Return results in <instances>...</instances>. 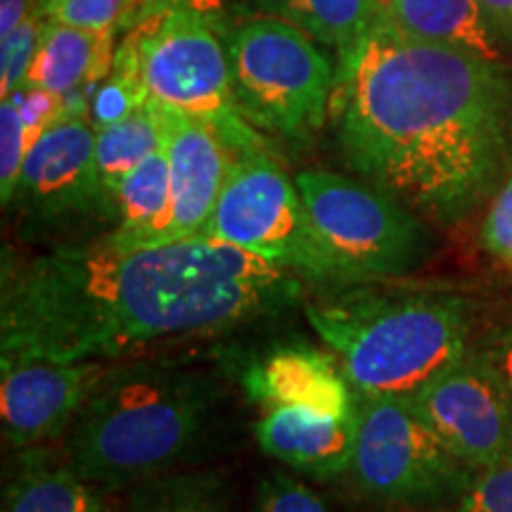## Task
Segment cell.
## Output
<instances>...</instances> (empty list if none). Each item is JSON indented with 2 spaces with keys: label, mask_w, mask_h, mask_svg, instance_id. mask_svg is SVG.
<instances>
[{
  "label": "cell",
  "mask_w": 512,
  "mask_h": 512,
  "mask_svg": "<svg viewBox=\"0 0 512 512\" xmlns=\"http://www.w3.org/2000/svg\"><path fill=\"white\" fill-rule=\"evenodd\" d=\"M10 207L24 238L50 247L86 242L95 223H117L100 183L91 121L62 119L31 145Z\"/></svg>",
  "instance_id": "cell-10"
},
{
  "label": "cell",
  "mask_w": 512,
  "mask_h": 512,
  "mask_svg": "<svg viewBox=\"0 0 512 512\" xmlns=\"http://www.w3.org/2000/svg\"><path fill=\"white\" fill-rule=\"evenodd\" d=\"M10 98L17 102L19 112H22L24 128H27L29 150L48 128H53L64 119V95L46 91V88L29 86L27 83V86H22L19 91L12 93Z\"/></svg>",
  "instance_id": "cell-29"
},
{
  "label": "cell",
  "mask_w": 512,
  "mask_h": 512,
  "mask_svg": "<svg viewBox=\"0 0 512 512\" xmlns=\"http://www.w3.org/2000/svg\"><path fill=\"white\" fill-rule=\"evenodd\" d=\"M152 105L162 131V147L169 157L171 209L147 245H164L202 235L235 157L207 121L157 102Z\"/></svg>",
  "instance_id": "cell-13"
},
{
  "label": "cell",
  "mask_w": 512,
  "mask_h": 512,
  "mask_svg": "<svg viewBox=\"0 0 512 512\" xmlns=\"http://www.w3.org/2000/svg\"><path fill=\"white\" fill-rule=\"evenodd\" d=\"M46 24L48 19L36 8L29 12L17 29L3 36V46H0V93H3V98H10L27 83Z\"/></svg>",
  "instance_id": "cell-23"
},
{
  "label": "cell",
  "mask_w": 512,
  "mask_h": 512,
  "mask_svg": "<svg viewBox=\"0 0 512 512\" xmlns=\"http://www.w3.org/2000/svg\"><path fill=\"white\" fill-rule=\"evenodd\" d=\"M482 245L491 256L512 268V174L489 204L482 223Z\"/></svg>",
  "instance_id": "cell-30"
},
{
  "label": "cell",
  "mask_w": 512,
  "mask_h": 512,
  "mask_svg": "<svg viewBox=\"0 0 512 512\" xmlns=\"http://www.w3.org/2000/svg\"><path fill=\"white\" fill-rule=\"evenodd\" d=\"M306 318L366 396L406 399L470 351L472 304L456 292L356 283L306 306Z\"/></svg>",
  "instance_id": "cell-4"
},
{
  "label": "cell",
  "mask_w": 512,
  "mask_h": 512,
  "mask_svg": "<svg viewBox=\"0 0 512 512\" xmlns=\"http://www.w3.org/2000/svg\"><path fill=\"white\" fill-rule=\"evenodd\" d=\"M309 285L209 235L48 247L3 266L0 361H112L166 339L219 335L297 309Z\"/></svg>",
  "instance_id": "cell-1"
},
{
  "label": "cell",
  "mask_w": 512,
  "mask_h": 512,
  "mask_svg": "<svg viewBox=\"0 0 512 512\" xmlns=\"http://www.w3.org/2000/svg\"><path fill=\"white\" fill-rule=\"evenodd\" d=\"M114 204L117 223L105 238L119 247H145L171 209V174L164 147L152 152L124 178Z\"/></svg>",
  "instance_id": "cell-19"
},
{
  "label": "cell",
  "mask_w": 512,
  "mask_h": 512,
  "mask_svg": "<svg viewBox=\"0 0 512 512\" xmlns=\"http://www.w3.org/2000/svg\"><path fill=\"white\" fill-rule=\"evenodd\" d=\"M114 34L117 29H76L48 19L27 83L67 95L86 83L105 79L112 74L114 57H117Z\"/></svg>",
  "instance_id": "cell-18"
},
{
  "label": "cell",
  "mask_w": 512,
  "mask_h": 512,
  "mask_svg": "<svg viewBox=\"0 0 512 512\" xmlns=\"http://www.w3.org/2000/svg\"><path fill=\"white\" fill-rule=\"evenodd\" d=\"M242 392L254 406L302 408L323 415H349L358 392L332 351L309 344H290L266 351L242 370Z\"/></svg>",
  "instance_id": "cell-14"
},
{
  "label": "cell",
  "mask_w": 512,
  "mask_h": 512,
  "mask_svg": "<svg viewBox=\"0 0 512 512\" xmlns=\"http://www.w3.org/2000/svg\"><path fill=\"white\" fill-rule=\"evenodd\" d=\"M107 512H124V510H117V508H110Z\"/></svg>",
  "instance_id": "cell-35"
},
{
  "label": "cell",
  "mask_w": 512,
  "mask_h": 512,
  "mask_svg": "<svg viewBox=\"0 0 512 512\" xmlns=\"http://www.w3.org/2000/svg\"><path fill=\"white\" fill-rule=\"evenodd\" d=\"M114 64L136 74L152 102L207 121L235 159L266 152L238 110L228 48L211 19L183 10L152 12L128 27Z\"/></svg>",
  "instance_id": "cell-5"
},
{
  "label": "cell",
  "mask_w": 512,
  "mask_h": 512,
  "mask_svg": "<svg viewBox=\"0 0 512 512\" xmlns=\"http://www.w3.org/2000/svg\"><path fill=\"white\" fill-rule=\"evenodd\" d=\"M477 472L406 399L358 394V432L347 475L366 501L434 512L456 501Z\"/></svg>",
  "instance_id": "cell-7"
},
{
  "label": "cell",
  "mask_w": 512,
  "mask_h": 512,
  "mask_svg": "<svg viewBox=\"0 0 512 512\" xmlns=\"http://www.w3.org/2000/svg\"><path fill=\"white\" fill-rule=\"evenodd\" d=\"M223 399L219 375L183 361L110 366L64 444L107 494L176 472L207 437Z\"/></svg>",
  "instance_id": "cell-3"
},
{
  "label": "cell",
  "mask_w": 512,
  "mask_h": 512,
  "mask_svg": "<svg viewBox=\"0 0 512 512\" xmlns=\"http://www.w3.org/2000/svg\"><path fill=\"white\" fill-rule=\"evenodd\" d=\"M252 512H335L302 479L287 472H271L256 486Z\"/></svg>",
  "instance_id": "cell-26"
},
{
  "label": "cell",
  "mask_w": 512,
  "mask_h": 512,
  "mask_svg": "<svg viewBox=\"0 0 512 512\" xmlns=\"http://www.w3.org/2000/svg\"><path fill=\"white\" fill-rule=\"evenodd\" d=\"M27 155L29 140L22 112L15 100L3 98V105H0V200L5 209L15 200Z\"/></svg>",
  "instance_id": "cell-24"
},
{
  "label": "cell",
  "mask_w": 512,
  "mask_h": 512,
  "mask_svg": "<svg viewBox=\"0 0 512 512\" xmlns=\"http://www.w3.org/2000/svg\"><path fill=\"white\" fill-rule=\"evenodd\" d=\"M233 93L249 124L285 138L325 124L337 72L306 36L283 19H252L226 38Z\"/></svg>",
  "instance_id": "cell-8"
},
{
  "label": "cell",
  "mask_w": 512,
  "mask_h": 512,
  "mask_svg": "<svg viewBox=\"0 0 512 512\" xmlns=\"http://www.w3.org/2000/svg\"><path fill=\"white\" fill-rule=\"evenodd\" d=\"M475 351L496 370L512 396V323L491 332Z\"/></svg>",
  "instance_id": "cell-32"
},
{
  "label": "cell",
  "mask_w": 512,
  "mask_h": 512,
  "mask_svg": "<svg viewBox=\"0 0 512 512\" xmlns=\"http://www.w3.org/2000/svg\"><path fill=\"white\" fill-rule=\"evenodd\" d=\"M358 432V406L349 415H323L302 408H271L254 425L266 456L313 479L349 472Z\"/></svg>",
  "instance_id": "cell-15"
},
{
  "label": "cell",
  "mask_w": 512,
  "mask_h": 512,
  "mask_svg": "<svg viewBox=\"0 0 512 512\" xmlns=\"http://www.w3.org/2000/svg\"><path fill=\"white\" fill-rule=\"evenodd\" d=\"M124 512H230L219 472H169L126 491Z\"/></svg>",
  "instance_id": "cell-22"
},
{
  "label": "cell",
  "mask_w": 512,
  "mask_h": 512,
  "mask_svg": "<svg viewBox=\"0 0 512 512\" xmlns=\"http://www.w3.org/2000/svg\"><path fill=\"white\" fill-rule=\"evenodd\" d=\"M275 19L294 24L347 60L377 17L375 0H254Z\"/></svg>",
  "instance_id": "cell-20"
},
{
  "label": "cell",
  "mask_w": 512,
  "mask_h": 512,
  "mask_svg": "<svg viewBox=\"0 0 512 512\" xmlns=\"http://www.w3.org/2000/svg\"><path fill=\"white\" fill-rule=\"evenodd\" d=\"M496 34L512 38V0H479Z\"/></svg>",
  "instance_id": "cell-33"
},
{
  "label": "cell",
  "mask_w": 512,
  "mask_h": 512,
  "mask_svg": "<svg viewBox=\"0 0 512 512\" xmlns=\"http://www.w3.org/2000/svg\"><path fill=\"white\" fill-rule=\"evenodd\" d=\"M223 8H226V0H128L126 15L121 19V27H131L138 19L162 10H183L216 22V19L221 17Z\"/></svg>",
  "instance_id": "cell-31"
},
{
  "label": "cell",
  "mask_w": 512,
  "mask_h": 512,
  "mask_svg": "<svg viewBox=\"0 0 512 512\" xmlns=\"http://www.w3.org/2000/svg\"><path fill=\"white\" fill-rule=\"evenodd\" d=\"M29 0H0V36L10 34L27 19Z\"/></svg>",
  "instance_id": "cell-34"
},
{
  "label": "cell",
  "mask_w": 512,
  "mask_h": 512,
  "mask_svg": "<svg viewBox=\"0 0 512 512\" xmlns=\"http://www.w3.org/2000/svg\"><path fill=\"white\" fill-rule=\"evenodd\" d=\"M377 17L403 38L501 60L498 34L479 0H375Z\"/></svg>",
  "instance_id": "cell-17"
},
{
  "label": "cell",
  "mask_w": 512,
  "mask_h": 512,
  "mask_svg": "<svg viewBox=\"0 0 512 512\" xmlns=\"http://www.w3.org/2000/svg\"><path fill=\"white\" fill-rule=\"evenodd\" d=\"M0 418L3 439L19 448L53 444L72 430L81 408L91 399L107 361H0Z\"/></svg>",
  "instance_id": "cell-12"
},
{
  "label": "cell",
  "mask_w": 512,
  "mask_h": 512,
  "mask_svg": "<svg viewBox=\"0 0 512 512\" xmlns=\"http://www.w3.org/2000/svg\"><path fill=\"white\" fill-rule=\"evenodd\" d=\"M147 100L150 98H147L138 76L128 72L126 67L114 64L112 74L107 76V81L102 83V88L93 98L91 124L95 126V131L110 126L114 121L128 117L133 110H138V107L145 105Z\"/></svg>",
  "instance_id": "cell-28"
},
{
  "label": "cell",
  "mask_w": 512,
  "mask_h": 512,
  "mask_svg": "<svg viewBox=\"0 0 512 512\" xmlns=\"http://www.w3.org/2000/svg\"><path fill=\"white\" fill-rule=\"evenodd\" d=\"M159 147H162V131H159L155 105L150 100L128 117L95 131V162H98L102 188L112 204L124 178Z\"/></svg>",
  "instance_id": "cell-21"
},
{
  "label": "cell",
  "mask_w": 512,
  "mask_h": 512,
  "mask_svg": "<svg viewBox=\"0 0 512 512\" xmlns=\"http://www.w3.org/2000/svg\"><path fill=\"white\" fill-rule=\"evenodd\" d=\"M107 491L76 470L64 448H19L3 491V512H107Z\"/></svg>",
  "instance_id": "cell-16"
},
{
  "label": "cell",
  "mask_w": 512,
  "mask_h": 512,
  "mask_svg": "<svg viewBox=\"0 0 512 512\" xmlns=\"http://www.w3.org/2000/svg\"><path fill=\"white\" fill-rule=\"evenodd\" d=\"M332 110L344 164L441 228L512 174V76L465 50L408 41L380 17L339 62Z\"/></svg>",
  "instance_id": "cell-2"
},
{
  "label": "cell",
  "mask_w": 512,
  "mask_h": 512,
  "mask_svg": "<svg viewBox=\"0 0 512 512\" xmlns=\"http://www.w3.org/2000/svg\"><path fill=\"white\" fill-rule=\"evenodd\" d=\"M128 0H38L36 8L50 22L76 29H119Z\"/></svg>",
  "instance_id": "cell-27"
},
{
  "label": "cell",
  "mask_w": 512,
  "mask_h": 512,
  "mask_svg": "<svg viewBox=\"0 0 512 512\" xmlns=\"http://www.w3.org/2000/svg\"><path fill=\"white\" fill-rule=\"evenodd\" d=\"M202 235L230 242L323 287H347L342 266L320 245L297 183L266 152L233 159Z\"/></svg>",
  "instance_id": "cell-9"
},
{
  "label": "cell",
  "mask_w": 512,
  "mask_h": 512,
  "mask_svg": "<svg viewBox=\"0 0 512 512\" xmlns=\"http://www.w3.org/2000/svg\"><path fill=\"white\" fill-rule=\"evenodd\" d=\"M434 512H512V456L479 470L456 501Z\"/></svg>",
  "instance_id": "cell-25"
},
{
  "label": "cell",
  "mask_w": 512,
  "mask_h": 512,
  "mask_svg": "<svg viewBox=\"0 0 512 512\" xmlns=\"http://www.w3.org/2000/svg\"><path fill=\"white\" fill-rule=\"evenodd\" d=\"M294 183L318 242L351 285L401 278L432 254L422 216L377 185L323 169H306Z\"/></svg>",
  "instance_id": "cell-6"
},
{
  "label": "cell",
  "mask_w": 512,
  "mask_h": 512,
  "mask_svg": "<svg viewBox=\"0 0 512 512\" xmlns=\"http://www.w3.org/2000/svg\"><path fill=\"white\" fill-rule=\"evenodd\" d=\"M406 401L475 470L512 456V396L477 351H467Z\"/></svg>",
  "instance_id": "cell-11"
}]
</instances>
